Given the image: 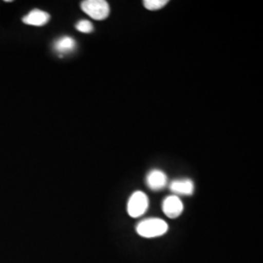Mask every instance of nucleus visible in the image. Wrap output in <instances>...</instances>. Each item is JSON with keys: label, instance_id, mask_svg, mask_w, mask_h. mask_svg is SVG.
Wrapping results in <instances>:
<instances>
[{"label": "nucleus", "instance_id": "f257e3e1", "mask_svg": "<svg viewBox=\"0 0 263 263\" xmlns=\"http://www.w3.org/2000/svg\"><path fill=\"white\" fill-rule=\"evenodd\" d=\"M168 228L169 227L165 220L152 217L141 221L137 226V232L143 238H155L167 233Z\"/></svg>", "mask_w": 263, "mask_h": 263}, {"label": "nucleus", "instance_id": "f03ea898", "mask_svg": "<svg viewBox=\"0 0 263 263\" xmlns=\"http://www.w3.org/2000/svg\"><path fill=\"white\" fill-rule=\"evenodd\" d=\"M81 8L92 19L102 21L109 15L110 8L104 0H86L81 3Z\"/></svg>", "mask_w": 263, "mask_h": 263}, {"label": "nucleus", "instance_id": "7ed1b4c3", "mask_svg": "<svg viewBox=\"0 0 263 263\" xmlns=\"http://www.w3.org/2000/svg\"><path fill=\"white\" fill-rule=\"evenodd\" d=\"M149 201L146 194L141 191H136L132 194L128 201V214L132 217H140L147 211Z\"/></svg>", "mask_w": 263, "mask_h": 263}, {"label": "nucleus", "instance_id": "20e7f679", "mask_svg": "<svg viewBox=\"0 0 263 263\" xmlns=\"http://www.w3.org/2000/svg\"><path fill=\"white\" fill-rule=\"evenodd\" d=\"M163 212L170 218H177L183 212V204L179 196L171 195L163 201Z\"/></svg>", "mask_w": 263, "mask_h": 263}, {"label": "nucleus", "instance_id": "39448f33", "mask_svg": "<svg viewBox=\"0 0 263 263\" xmlns=\"http://www.w3.org/2000/svg\"><path fill=\"white\" fill-rule=\"evenodd\" d=\"M147 186L153 191H159L167 185V176L160 170H152L146 177Z\"/></svg>", "mask_w": 263, "mask_h": 263}, {"label": "nucleus", "instance_id": "423d86ee", "mask_svg": "<svg viewBox=\"0 0 263 263\" xmlns=\"http://www.w3.org/2000/svg\"><path fill=\"white\" fill-rule=\"evenodd\" d=\"M170 189L172 192L178 195H192L194 192V183L191 179H176L171 182Z\"/></svg>", "mask_w": 263, "mask_h": 263}, {"label": "nucleus", "instance_id": "0eeeda50", "mask_svg": "<svg viewBox=\"0 0 263 263\" xmlns=\"http://www.w3.org/2000/svg\"><path fill=\"white\" fill-rule=\"evenodd\" d=\"M49 20H50V15L47 12L35 9L30 11L27 16H25L23 18V22L29 26L43 27L47 24Z\"/></svg>", "mask_w": 263, "mask_h": 263}, {"label": "nucleus", "instance_id": "6e6552de", "mask_svg": "<svg viewBox=\"0 0 263 263\" xmlns=\"http://www.w3.org/2000/svg\"><path fill=\"white\" fill-rule=\"evenodd\" d=\"M76 43L73 38L69 36H64L59 38L54 44V48L60 54H66L72 52L76 49Z\"/></svg>", "mask_w": 263, "mask_h": 263}, {"label": "nucleus", "instance_id": "1a4fd4ad", "mask_svg": "<svg viewBox=\"0 0 263 263\" xmlns=\"http://www.w3.org/2000/svg\"><path fill=\"white\" fill-rule=\"evenodd\" d=\"M168 3L167 0H144L143 5L146 9L151 11H156V10L163 8Z\"/></svg>", "mask_w": 263, "mask_h": 263}, {"label": "nucleus", "instance_id": "9d476101", "mask_svg": "<svg viewBox=\"0 0 263 263\" xmlns=\"http://www.w3.org/2000/svg\"><path fill=\"white\" fill-rule=\"evenodd\" d=\"M76 29L80 32H83V33H90V32L93 31L94 27H93L91 22H89L87 20H82V21H79L76 24Z\"/></svg>", "mask_w": 263, "mask_h": 263}]
</instances>
